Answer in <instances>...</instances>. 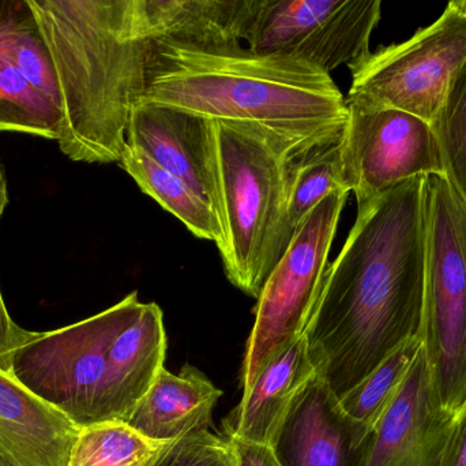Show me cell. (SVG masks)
I'll return each mask as SVG.
<instances>
[{"mask_svg":"<svg viewBox=\"0 0 466 466\" xmlns=\"http://www.w3.org/2000/svg\"><path fill=\"white\" fill-rule=\"evenodd\" d=\"M380 0H255L244 43L255 54L304 60L330 74L370 52Z\"/></svg>","mask_w":466,"mask_h":466,"instance_id":"9","label":"cell"},{"mask_svg":"<svg viewBox=\"0 0 466 466\" xmlns=\"http://www.w3.org/2000/svg\"><path fill=\"white\" fill-rule=\"evenodd\" d=\"M164 446L122 421L84 427L66 466H156Z\"/></svg>","mask_w":466,"mask_h":466,"instance_id":"22","label":"cell"},{"mask_svg":"<svg viewBox=\"0 0 466 466\" xmlns=\"http://www.w3.org/2000/svg\"><path fill=\"white\" fill-rule=\"evenodd\" d=\"M142 100L255 126L299 156L339 144L348 117L347 98L330 74L247 47L208 52L155 41Z\"/></svg>","mask_w":466,"mask_h":466,"instance_id":"2","label":"cell"},{"mask_svg":"<svg viewBox=\"0 0 466 466\" xmlns=\"http://www.w3.org/2000/svg\"><path fill=\"white\" fill-rule=\"evenodd\" d=\"M33 336L35 331L25 330L11 319L0 292V371L13 374L11 366L14 356Z\"/></svg>","mask_w":466,"mask_h":466,"instance_id":"26","label":"cell"},{"mask_svg":"<svg viewBox=\"0 0 466 466\" xmlns=\"http://www.w3.org/2000/svg\"><path fill=\"white\" fill-rule=\"evenodd\" d=\"M424 177L359 205L326 268L304 331L315 374L341 399L391 353L421 338L426 301Z\"/></svg>","mask_w":466,"mask_h":466,"instance_id":"1","label":"cell"},{"mask_svg":"<svg viewBox=\"0 0 466 466\" xmlns=\"http://www.w3.org/2000/svg\"><path fill=\"white\" fill-rule=\"evenodd\" d=\"M255 0H134L147 40L208 52L243 48Z\"/></svg>","mask_w":466,"mask_h":466,"instance_id":"14","label":"cell"},{"mask_svg":"<svg viewBox=\"0 0 466 466\" xmlns=\"http://www.w3.org/2000/svg\"><path fill=\"white\" fill-rule=\"evenodd\" d=\"M432 126L442 150L446 177L466 202V60Z\"/></svg>","mask_w":466,"mask_h":466,"instance_id":"24","label":"cell"},{"mask_svg":"<svg viewBox=\"0 0 466 466\" xmlns=\"http://www.w3.org/2000/svg\"><path fill=\"white\" fill-rule=\"evenodd\" d=\"M426 301L421 345L438 405H466V202L446 175L423 182Z\"/></svg>","mask_w":466,"mask_h":466,"instance_id":"6","label":"cell"},{"mask_svg":"<svg viewBox=\"0 0 466 466\" xmlns=\"http://www.w3.org/2000/svg\"><path fill=\"white\" fill-rule=\"evenodd\" d=\"M126 142L177 175L218 216L212 120L177 107L141 100L131 112Z\"/></svg>","mask_w":466,"mask_h":466,"instance_id":"13","label":"cell"},{"mask_svg":"<svg viewBox=\"0 0 466 466\" xmlns=\"http://www.w3.org/2000/svg\"><path fill=\"white\" fill-rule=\"evenodd\" d=\"M0 43L26 81L62 109L54 62L27 0H0Z\"/></svg>","mask_w":466,"mask_h":466,"instance_id":"19","label":"cell"},{"mask_svg":"<svg viewBox=\"0 0 466 466\" xmlns=\"http://www.w3.org/2000/svg\"><path fill=\"white\" fill-rule=\"evenodd\" d=\"M337 191L350 192L342 172L339 144L317 148L290 161L284 218L288 243L304 219Z\"/></svg>","mask_w":466,"mask_h":466,"instance_id":"20","label":"cell"},{"mask_svg":"<svg viewBox=\"0 0 466 466\" xmlns=\"http://www.w3.org/2000/svg\"><path fill=\"white\" fill-rule=\"evenodd\" d=\"M119 166L142 192L179 219L196 237L223 248L224 232L212 207L194 193L182 180L167 171L147 153L126 142Z\"/></svg>","mask_w":466,"mask_h":466,"instance_id":"18","label":"cell"},{"mask_svg":"<svg viewBox=\"0 0 466 466\" xmlns=\"http://www.w3.org/2000/svg\"><path fill=\"white\" fill-rule=\"evenodd\" d=\"M350 193L333 192L304 219L268 275L257 298L255 322L244 353L240 375L243 391L274 356L304 336Z\"/></svg>","mask_w":466,"mask_h":466,"instance_id":"7","label":"cell"},{"mask_svg":"<svg viewBox=\"0 0 466 466\" xmlns=\"http://www.w3.org/2000/svg\"><path fill=\"white\" fill-rule=\"evenodd\" d=\"M79 429L56 408L0 371V454L11 466H66Z\"/></svg>","mask_w":466,"mask_h":466,"instance_id":"15","label":"cell"},{"mask_svg":"<svg viewBox=\"0 0 466 466\" xmlns=\"http://www.w3.org/2000/svg\"><path fill=\"white\" fill-rule=\"evenodd\" d=\"M8 204L7 181H5V172L0 166V218H2L5 208Z\"/></svg>","mask_w":466,"mask_h":466,"instance_id":"29","label":"cell"},{"mask_svg":"<svg viewBox=\"0 0 466 466\" xmlns=\"http://www.w3.org/2000/svg\"><path fill=\"white\" fill-rule=\"evenodd\" d=\"M374 431L350 419L317 374L296 396L271 443L281 466H366Z\"/></svg>","mask_w":466,"mask_h":466,"instance_id":"11","label":"cell"},{"mask_svg":"<svg viewBox=\"0 0 466 466\" xmlns=\"http://www.w3.org/2000/svg\"><path fill=\"white\" fill-rule=\"evenodd\" d=\"M221 397L223 391L196 367L186 364L179 374L163 368L126 424L147 440L167 445L209 431Z\"/></svg>","mask_w":466,"mask_h":466,"instance_id":"16","label":"cell"},{"mask_svg":"<svg viewBox=\"0 0 466 466\" xmlns=\"http://www.w3.org/2000/svg\"><path fill=\"white\" fill-rule=\"evenodd\" d=\"M420 347L421 338H415L391 353L363 382L339 399L344 412L374 431L378 421L401 388Z\"/></svg>","mask_w":466,"mask_h":466,"instance_id":"23","label":"cell"},{"mask_svg":"<svg viewBox=\"0 0 466 466\" xmlns=\"http://www.w3.org/2000/svg\"><path fill=\"white\" fill-rule=\"evenodd\" d=\"M163 311L133 292L111 308L59 330L35 333L11 372L35 396L84 429L127 423L166 368Z\"/></svg>","mask_w":466,"mask_h":466,"instance_id":"4","label":"cell"},{"mask_svg":"<svg viewBox=\"0 0 466 466\" xmlns=\"http://www.w3.org/2000/svg\"><path fill=\"white\" fill-rule=\"evenodd\" d=\"M0 133L59 142L62 109L35 90L0 43Z\"/></svg>","mask_w":466,"mask_h":466,"instance_id":"21","label":"cell"},{"mask_svg":"<svg viewBox=\"0 0 466 466\" xmlns=\"http://www.w3.org/2000/svg\"><path fill=\"white\" fill-rule=\"evenodd\" d=\"M314 375L303 336L274 356L243 391L224 424L226 437L271 448L290 405Z\"/></svg>","mask_w":466,"mask_h":466,"instance_id":"17","label":"cell"},{"mask_svg":"<svg viewBox=\"0 0 466 466\" xmlns=\"http://www.w3.org/2000/svg\"><path fill=\"white\" fill-rule=\"evenodd\" d=\"M448 5H451L454 10L459 11L460 14L466 16V0H453V2L449 3Z\"/></svg>","mask_w":466,"mask_h":466,"instance_id":"30","label":"cell"},{"mask_svg":"<svg viewBox=\"0 0 466 466\" xmlns=\"http://www.w3.org/2000/svg\"><path fill=\"white\" fill-rule=\"evenodd\" d=\"M235 456L236 466H281L270 446L247 442L235 437H226Z\"/></svg>","mask_w":466,"mask_h":466,"instance_id":"27","label":"cell"},{"mask_svg":"<svg viewBox=\"0 0 466 466\" xmlns=\"http://www.w3.org/2000/svg\"><path fill=\"white\" fill-rule=\"evenodd\" d=\"M457 416L438 405L423 345L374 430L366 466H445Z\"/></svg>","mask_w":466,"mask_h":466,"instance_id":"12","label":"cell"},{"mask_svg":"<svg viewBox=\"0 0 466 466\" xmlns=\"http://www.w3.org/2000/svg\"><path fill=\"white\" fill-rule=\"evenodd\" d=\"M220 200V249L233 286L258 298L287 251L288 171L298 153L259 128L212 120Z\"/></svg>","mask_w":466,"mask_h":466,"instance_id":"5","label":"cell"},{"mask_svg":"<svg viewBox=\"0 0 466 466\" xmlns=\"http://www.w3.org/2000/svg\"><path fill=\"white\" fill-rule=\"evenodd\" d=\"M54 62L59 148L87 164H119L134 107L147 92L153 41L134 0H27Z\"/></svg>","mask_w":466,"mask_h":466,"instance_id":"3","label":"cell"},{"mask_svg":"<svg viewBox=\"0 0 466 466\" xmlns=\"http://www.w3.org/2000/svg\"><path fill=\"white\" fill-rule=\"evenodd\" d=\"M156 466H236L226 437L197 432L167 443Z\"/></svg>","mask_w":466,"mask_h":466,"instance_id":"25","label":"cell"},{"mask_svg":"<svg viewBox=\"0 0 466 466\" xmlns=\"http://www.w3.org/2000/svg\"><path fill=\"white\" fill-rule=\"evenodd\" d=\"M466 60V16L448 5L430 26L350 66L348 103L385 107L434 123Z\"/></svg>","mask_w":466,"mask_h":466,"instance_id":"8","label":"cell"},{"mask_svg":"<svg viewBox=\"0 0 466 466\" xmlns=\"http://www.w3.org/2000/svg\"><path fill=\"white\" fill-rule=\"evenodd\" d=\"M0 466H11L7 461H5V457H3L2 454H0Z\"/></svg>","mask_w":466,"mask_h":466,"instance_id":"31","label":"cell"},{"mask_svg":"<svg viewBox=\"0 0 466 466\" xmlns=\"http://www.w3.org/2000/svg\"><path fill=\"white\" fill-rule=\"evenodd\" d=\"M445 466H466V405L457 416Z\"/></svg>","mask_w":466,"mask_h":466,"instance_id":"28","label":"cell"},{"mask_svg":"<svg viewBox=\"0 0 466 466\" xmlns=\"http://www.w3.org/2000/svg\"><path fill=\"white\" fill-rule=\"evenodd\" d=\"M339 139L342 172L359 205L405 181L446 175L434 126L385 107L348 103Z\"/></svg>","mask_w":466,"mask_h":466,"instance_id":"10","label":"cell"}]
</instances>
